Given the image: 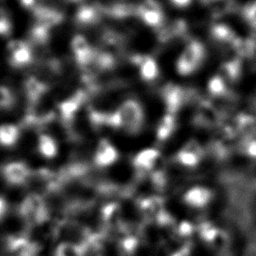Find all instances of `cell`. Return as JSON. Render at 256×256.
I'll return each instance as SVG.
<instances>
[{"mask_svg": "<svg viewBox=\"0 0 256 256\" xmlns=\"http://www.w3.org/2000/svg\"><path fill=\"white\" fill-rule=\"evenodd\" d=\"M20 214L31 225L44 223L48 218V211L42 196L36 193L28 195L21 204Z\"/></svg>", "mask_w": 256, "mask_h": 256, "instance_id": "obj_1", "label": "cell"}, {"mask_svg": "<svg viewBox=\"0 0 256 256\" xmlns=\"http://www.w3.org/2000/svg\"><path fill=\"white\" fill-rule=\"evenodd\" d=\"M9 64L14 68L28 66L33 60V52L30 44L24 40H12L7 45Z\"/></svg>", "mask_w": 256, "mask_h": 256, "instance_id": "obj_2", "label": "cell"}, {"mask_svg": "<svg viewBox=\"0 0 256 256\" xmlns=\"http://www.w3.org/2000/svg\"><path fill=\"white\" fill-rule=\"evenodd\" d=\"M204 150L200 142L195 139L188 141L183 147L179 150L176 159L177 162L187 168H193L199 164L203 159Z\"/></svg>", "mask_w": 256, "mask_h": 256, "instance_id": "obj_3", "label": "cell"}, {"mask_svg": "<svg viewBox=\"0 0 256 256\" xmlns=\"http://www.w3.org/2000/svg\"><path fill=\"white\" fill-rule=\"evenodd\" d=\"M3 175L10 184L21 185L30 179L32 173L25 163L12 162L3 168Z\"/></svg>", "mask_w": 256, "mask_h": 256, "instance_id": "obj_4", "label": "cell"}, {"mask_svg": "<svg viewBox=\"0 0 256 256\" xmlns=\"http://www.w3.org/2000/svg\"><path fill=\"white\" fill-rule=\"evenodd\" d=\"M118 158V152L108 140L102 139L94 153V161L95 163L100 167H108L114 164L117 161Z\"/></svg>", "mask_w": 256, "mask_h": 256, "instance_id": "obj_5", "label": "cell"}, {"mask_svg": "<svg viewBox=\"0 0 256 256\" xmlns=\"http://www.w3.org/2000/svg\"><path fill=\"white\" fill-rule=\"evenodd\" d=\"M8 249L13 256H35L38 247L26 237H12L8 242Z\"/></svg>", "mask_w": 256, "mask_h": 256, "instance_id": "obj_6", "label": "cell"}, {"mask_svg": "<svg viewBox=\"0 0 256 256\" xmlns=\"http://www.w3.org/2000/svg\"><path fill=\"white\" fill-rule=\"evenodd\" d=\"M23 89L25 96L32 106H35L46 91L45 85L35 77H28L24 80Z\"/></svg>", "mask_w": 256, "mask_h": 256, "instance_id": "obj_7", "label": "cell"}, {"mask_svg": "<svg viewBox=\"0 0 256 256\" xmlns=\"http://www.w3.org/2000/svg\"><path fill=\"white\" fill-rule=\"evenodd\" d=\"M212 199L210 190L203 187H194L184 194L185 202L194 208H203Z\"/></svg>", "mask_w": 256, "mask_h": 256, "instance_id": "obj_8", "label": "cell"}, {"mask_svg": "<svg viewBox=\"0 0 256 256\" xmlns=\"http://www.w3.org/2000/svg\"><path fill=\"white\" fill-rule=\"evenodd\" d=\"M20 130L13 124H3L0 126V144L5 147L13 146L19 138Z\"/></svg>", "mask_w": 256, "mask_h": 256, "instance_id": "obj_9", "label": "cell"}, {"mask_svg": "<svg viewBox=\"0 0 256 256\" xmlns=\"http://www.w3.org/2000/svg\"><path fill=\"white\" fill-rule=\"evenodd\" d=\"M38 149L42 156L53 158L57 154V144L53 137L47 134H42L38 138Z\"/></svg>", "mask_w": 256, "mask_h": 256, "instance_id": "obj_10", "label": "cell"}, {"mask_svg": "<svg viewBox=\"0 0 256 256\" xmlns=\"http://www.w3.org/2000/svg\"><path fill=\"white\" fill-rule=\"evenodd\" d=\"M85 249L71 242H62L58 245L55 256H84Z\"/></svg>", "mask_w": 256, "mask_h": 256, "instance_id": "obj_11", "label": "cell"}, {"mask_svg": "<svg viewBox=\"0 0 256 256\" xmlns=\"http://www.w3.org/2000/svg\"><path fill=\"white\" fill-rule=\"evenodd\" d=\"M29 36L32 42L36 44H42L47 40L48 37V26L41 23H36L30 30Z\"/></svg>", "mask_w": 256, "mask_h": 256, "instance_id": "obj_12", "label": "cell"}, {"mask_svg": "<svg viewBox=\"0 0 256 256\" xmlns=\"http://www.w3.org/2000/svg\"><path fill=\"white\" fill-rule=\"evenodd\" d=\"M14 104L15 95L13 91L6 86H0V108H11Z\"/></svg>", "mask_w": 256, "mask_h": 256, "instance_id": "obj_13", "label": "cell"}, {"mask_svg": "<svg viewBox=\"0 0 256 256\" xmlns=\"http://www.w3.org/2000/svg\"><path fill=\"white\" fill-rule=\"evenodd\" d=\"M12 31V22L8 13L0 8V36H7Z\"/></svg>", "mask_w": 256, "mask_h": 256, "instance_id": "obj_14", "label": "cell"}, {"mask_svg": "<svg viewBox=\"0 0 256 256\" xmlns=\"http://www.w3.org/2000/svg\"><path fill=\"white\" fill-rule=\"evenodd\" d=\"M244 152L251 157H256V140H248L244 145Z\"/></svg>", "mask_w": 256, "mask_h": 256, "instance_id": "obj_15", "label": "cell"}, {"mask_svg": "<svg viewBox=\"0 0 256 256\" xmlns=\"http://www.w3.org/2000/svg\"><path fill=\"white\" fill-rule=\"evenodd\" d=\"M42 0H19L20 4L25 8L29 10H34L37 7L40 6V2Z\"/></svg>", "mask_w": 256, "mask_h": 256, "instance_id": "obj_16", "label": "cell"}, {"mask_svg": "<svg viewBox=\"0 0 256 256\" xmlns=\"http://www.w3.org/2000/svg\"><path fill=\"white\" fill-rule=\"evenodd\" d=\"M6 209H7L6 202L2 198H0V219L4 216V214L6 212Z\"/></svg>", "mask_w": 256, "mask_h": 256, "instance_id": "obj_17", "label": "cell"}]
</instances>
